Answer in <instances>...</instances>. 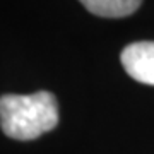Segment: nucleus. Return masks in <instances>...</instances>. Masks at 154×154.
I'll return each instance as SVG.
<instances>
[{"label":"nucleus","mask_w":154,"mask_h":154,"mask_svg":"<svg viewBox=\"0 0 154 154\" xmlns=\"http://www.w3.org/2000/svg\"><path fill=\"white\" fill-rule=\"evenodd\" d=\"M58 123L57 98L48 91L0 96V127L7 137L33 140Z\"/></svg>","instance_id":"nucleus-1"},{"label":"nucleus","mask_w":154,"mask_h":154,"mask_svg":"<svg viewBox=\"0 0 154 154\" xmlns=\"http://www.w3.org/2000/svg\"><path fill=\"white\" fill-rule=\"evenodd\" d=\"M122 65L140 84L154 86V41H135L123 48Z\"/></svg>","instance_id":"nucleus-2"},{"label":"nucleus","mask_w":154,"mask_h":154,"mask_svg":"<svg viewBox=\"0 0 154 154\" xmlns=\"http://www.w3.org/2000/svg\"><path fill=\"white\" fill-rule=\"evenodd\" d=\"M91 14L99 17H127L137 11L142 0H79Z\"/></svg>","instance_id":"nucleus-3"}]
</instances>
